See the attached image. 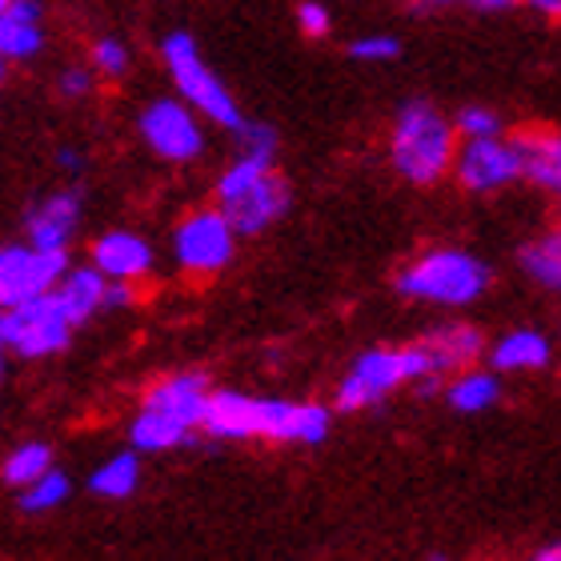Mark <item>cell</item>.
<instances>
[{"instance_id": "25", "label": "cell", "mask_w": 561, "mask_h": 561, "mask_svg": "<svg viewBox=\"0 0 561 561\" xmlns=\"http://www.w3.org/2000/svg\"><path fill=\"white\" fill-rule=\"evenodd\" d=\"M48 461H53L48 445L45 442H28V445H21V449H12L9 461H4V469H0V478L9 481V485H16V490H24L28 481H36L41 473H45Z\"/></svg>"}, {"instance_id": "8", "label": "cell", "mask_w": 561, "mask_h": 561, "mask_svg": "<svg viewBox=\"0 0 561 561\" xmlns=\"http://www.w3.org/2000/svg\"><path fill=\"white\" fill-rule=\"evenodd\" d=\"M405 381H410V374H405V353L401 350H369L353 362L350 377L341 381L337 410H345V413L369 410L374 401H381L389 389L405 386Z\"/></svg>"}, {"instance_id": "2", "label": "cell", "mask_w": 561, "mask_h": 561, "mask_svg": "<svg viewBox=\"0 0 561 561\" xmlns=\"http://www.w3.org/2000/svg\"><path fill=\"white\" fill-rule=\"evenodd\" d=\"M393 164L413 185H433L454 164V129L425 101H410L393 121Z\"/></svg>"}, {"instance_id": "14", "label": "cell", "mask_w": 561, "mask_h": 561, "mask_svg": "<svg viewBox=\"0 0 561 561\" xmlns=\"http://www.w3.org/2000/svg\"><path fill=\"white\" fill-rule=\"evenodd\" d=\"M77 221H81V201H77V193H57V197L41 201L28 213V241L36 249H65Z\"/></svg>"}, {"instance_id": "29", "label": "cell", "mask_w": 561, "mask_h": 561, "mask_svg": "<svg viewBox=\"0 0 561 561\" xmlns=\"http://www.w3.org/2000/svg\"><path fill=\"white\" fill-rule=\"evenodd\" d=\"M350 53H353V60H393L401 53V45L393 36H365Z\"/></svg>"}, {"instance_id": "36", "label": "cell", "mask_w": 561, "mask_h": 561, "mask_svg": "<svg viewBox=\"0 0 561 561\" xmlns=\"http://www.w3.org/2000/svg\"><path fill=\"white\" fill-rule=\"evenodd\" d=\"M4 9H9V0H0V12H4Z\"/></svg>"}, {"instance_id": "31", "label": "cell", "mask_w": 561, "mask_h": 561, "mask_svg": "<svg viewBox=\"0 0 561 561\" xmlns=\"http://www.w3.org/2000/svg\"><path fill=\"white\" fill-rule=\"evenodd\" d=\"M89 89H93V72L69 69L65 77H60V93H65V96H84Z\"/></svg>"}, {"instance_id": "37", "label": "cell", "mask_w": 561, "mask_h": 561, "mask_svg": "<svg viewBox=\"0 0 561 561\" xmlns=\"http://www.w3.org/2000/svg\"><path fill=\"white\" fill-rule=\"evenodd\" d=\"M0 357H4V350H0ZM0 374H4V362H0Z\"/></svg>"}, {"instance_id": "4", "label": "cell", "mask_w": 561, "mask_h": 561, "mask_svg": "<svg viewBox=\"0 0 561 561\" xmlns=\"http://www.w3.org/2000/svg\"><path fill=\"white\" fill-rule=\"evenodd\" d=\"M69 333L72 325L57 289L21 305H0V350H12L21 357H48L69 345Z\"/></svg>"}, {"instance_id": "12", "label": "cell", "mask_w": 561, "mask_h": 561, "mask_svg": "<svg viewBox=\"0 0 561 561\" xmlns=\"http://www.w3.org/2000/svg\"><path fill=\"white\" fill-rule=\"evenodd\" d=\"M205 398H209V381L201 374H173L157 381V386L145 393V410L169 413L181 425L197 430L201 417H205Z\"/></svg>"}, {"instance_id": "7", "label": "cell", "mask_w": 561, "mask_h": 561, "mask_svg": "<svg viewBox=\"0 0 561 561\" xmlns=\"http://www.w3.org/2000/svg\"><path fill=\"white\" fill-rule=\"evenodd\" d=\"M176 257L188 273H217L233 261V225L221 209H201L176 229Z\"/></svg>"}, {"instance_id": "11", "label": "cell", "mask_w": 561, "mask_h": 561, "mask_svg": "<svg viewBox=\"0 0 561 561\" xmlns=\"http://www.w3.org/2000/svg\"><path fill=\"white\" fill-rule=\"evenodd\" d=\"M517 176H522V164H517V152L510 140L469 137V145L457 157V181L469 193H490V188L510 185Z\"/></svg>"}, {"instance_id": "6", "label": "cell", "mask_w": 561, "mask_h": 561, "mask_svg": "<svg viewBox=\"0 0 561 561\" xmlns=\"http://www.w3.org/2000/svg\"><path fill=\"white\" fill-rule=\"evenodd\" d=\"M65 270H69L65 249L4 245L0 249V305H21L28 297L57 289Z\"/></svg>"}, {"instance_id": "33", "label": "cell", "mask_w": 561, "mask_h": 561, "mask_svg": "<svg viewBox=\"0 0 561 561\" xmlns=\"http://www.w3.org/2000/svg\"><path fill=\"white\" fill-rule=\"evenodd\" d=\"M478 9H514V4H522V0H473Z\"/></svg>"}, {"instance_id": "22", "label": "cell", "mask_w": 561, "mask_h": 561, "mask_svg": "<svg viewBox=\"0 0 561 561\" xmlns=\"http://www.w3.org/2000/svg\"><path fill=\"white\" fill-rule=\"evenodd\" d=\"M41 45H45L41 21H24V16L0 12V60H28L41 53Z\"/></svg>"}, {"instance_id": "38", "label": "cell", "mask_w": 561, "mask_h": 561, "mask_svg": "<svg viewBox=\"0 0 561 561\" xmlns=\"http://www.w3.org/2000/svg\"><path fill=\"white\" fill-rule=\"evenodd\" d=\"M430 4H449V0H430Z\"/></svg>"}, {"instance_id": "24", "label": "cell", "mask_w": 561, "mask_h": 561, "mask_svg": "<svg viewBox=\"0 0 561 561\" xmlns=\"http://www.w3.org/2000/svg\"><path fill=\"white\" fill-rule=\"evenodd\" d=\"M140 481V461L137 454H117L108 466H101L89 481V490L101 493V497H129Z\"/></svg>"}, {"instance_id": "13", "label": "cell", "mask_w": 561, "mask_h": 561, "mask_svg": "<svg viewBox=\"0 0 561 561\" xmlns=\"http://www.w3.org/2000/svg\"><path fill=\"white\" fill-rule=\"evenodd\" d=\"M93 270L108 280H133L152 270V249L137 233H105L93 245Z\"/></svg>"}, {"instance_id": "18", "label": "cell", "mask_w": 561, "mask_h": 561, "mask_svg": "<svg viewBox=\"0 0 561 561\" xmlns=\"http://www.w3.org/2000/svg\"><path fill=\"white\" fill-rule=\"evenodd\" d=\"M105 285L108 277L101 270H65V277L57 280V297L65 305V317H69V325H84L89 317L101 309L105 301Z\"/></svg>"}, {"instance_id": "9", "label": "cell", "mask_w": 561, "mask_h": 561, "mask_svg": "<svg viewBox=\"0 0 561 561\" xmlns=\"http://www.w3.org/2000/svg\"><path fill=\"white\" fill-rule=\"evenodd\" d=\"M140 137L149 140V149L164 161L185 164L193 157H201L205 149V137H201V125L193 121L185 105L176 101H152L145 113H140Z\"/></svg>"}, {"instance_id": "3", "label": "cell", "mask_w": 561, "mask_h": 561, "mask_svg": "<svg viewBox=\"0 0 561 561\" xmlns=\"http://www.w3.org/2000/svg\"><path fill=\"white\" fill-rule=\"evenodd\" d=\"M485 285H490V265H481L473 253H457V249L425 253L398 277V289L405 297L437 305H466L481 297Z\"/></svg>"}, {"instance_id": "10", "label": "cell", "mask_w": 561, "mask_h": 561, "mask_svg": "<svg viewBox=\"0 0 561 561\" xmlns=\"http://www.w3.org/2000/svg\"><path fill=\"white\" fill-rule=\"evenodd\" d=\"M253 437L270 442H297V445H321L329 437V410L313 401H257L253 398Z\"/></svg>"}, {"instance_id": "21", "label": "cell", "mask_w": 561, "mask_h": 561, "mask_svg": "<svg viewBox=\"0 0 561 561\" xmlns=\"http://www.w3.org/2000/svg\"><path fill=\"white\" fill-rule=\"evenodd\" d=\"M497 374H481V369H469V374L454 377L449 381V405L457 413H481L497 401Z\"/></svg>"}, {"instance_id": "1", "label": "cell", "mask_w": 561, "mask_h": 561, "mask_svg": "<svg viewBox=\"0 0 561 561\" xmlns=\"http://www.w3.org/2000/svg\"><path fill=\"white\" fill-rule=\"evenodd\" d=\"M245 133L249 152L233 169H225L217 181V201H221L225 221L233 225V233H261L289 209V185L273 173V133L270 129H249Z\"/></svg>"}, {"instance_id": "5", "label": "cell", "mask_w": 561, "mask_h": 561, "mask_svg": "<svg viewBox=\"0 0 561 561\" xmlns=\"http://www.w3.org/2000/svg\"><path fill=\"white\" fill-rule=\"evenodd\" d=\"M161 57H164V65H169V72H173L176 89H181V96H185L188 105H197L201 113H205L209 121H217L221 129L241 133L245 117L237 113L233 96L225 93V84L217 81V77L209 72V65L201 60L197 45H193V36H188V33L164 36Z\"/></svg>"}, {"instance_id": "23", "label": "cell", "mask_w": 561, "mask_h": 561, "mask_svg": "<svg viewBox=\"0 0 561 561\" xmlns=\"http://www.w3.org/2000/svg\"><path fill=\"white\" fill-rule=\"evenodd\" d=\"M522 270L538 280V285H546V289H558L561 285V237L550 233V237H541V241H529V245L522 249Z\"/></svg>"}, {"instance_id": "16", "label": "cell", "mask_w": 561, "mask_h": 561, "mask_svg": "<svg viewBox=\"0 0 561 561\" xmlns=\"http://www.w3.org/2000/svg\"><path fill=\"white\" fill-rule=\"evenodd\" d=\"M201 430L209 433V437H217V442H249L253 437V398L233 393V389L209 393L205 398Z\"/></svg>"}, {"instance_id": "32", "label": "cell", "mask_w": 561, "mask_h": 561, "mask_svg": "<svg viewBox=\"0 0 561 561\" xmlns=\"http://www.w3.org/2000/svg\"><path fill=\"white\" fill-rule=\"evenodd\" d=\"M529 4H534V9H538L541 16H553V21H558V12H561V0H529Z\"/></svg>"}, {"instance_id": "17", "label": "cell", "mask_w": 561, "mask_h": 561, "mask_svg": "<svg viewBox=\"0 0 561 561\" xmlns=\"http://www.w3.org/2000/svg\"><path fill=\"white\" fill-rule=\"evenodd\" d=\"M421 345L430 350L433 374L437 377L449 374V369H466V365L478 362L481 350H485V341H481V333L473 325H445V329H437V333H430Z\"/></svg>"}, {"instance_id": "34", "label": "cell", "mask_w": 561, "mask_h": 561, "mask_svg": "<svg viewBox=\"0 0 561 561\" xmlns=\"http://www.w3.org/2000/svg\"><path fill=\"white\" fill-rule=\"evenodd\" d=\"M561 558V550H558V541H553V546H546V550L538 553V561H558Z\"/></svg>"}, {"instance_id": "35", "label": "cell", "mask_w": 561, "mask_h": 561, "mask_svg": "<svg viewBox=\"0 0 561 561\" xmlns=\"http://www.w3.org/2000/svg\"><path fill=\"white\" fill-rule=\"evenodd\" d=\"M0 81H4V60H0Z\"/></svg>"}, {"instance_id": "26", "label": "cell", "mask_w": 561, "mask_h": 561, "mask_svg": "<svg viewBox=\"0 0 561 561\" xmlns=\"http://www.w3.org/2000/svg\"><path fill=\"white\" fill-rule=\"evenodd\" d=\"M65 497H69V478L48 466L45 473H41V478L24 485L21 510H24V514H45V510H53V505L65 502Z\"/></svg>"}, {"instance_id": "30", "label": "cell", "mask_w": 561, "mask_h": 561, "mask_svg": "<svg viewBox=\"0 0 561 561\" xmlns=\"http://www.w3.org/2000/svg\"><path fill=\"white\" fill-rule=\"evenodd\" d=\"M297 24H301L305 36H325L329 28H333V16H329L325 4H313V0H309V4L297 9Z\"/></svg>"}, {"instance_id": "20", "label": "cell", "mask_w": 561, "mask_h": 561, "mask_svg": "<svg viewBox=\"0 0 561 561\" xmlns=\"http://www.w3.org/2000/svg\"><path fill=\"white\" fill-rule=\"evenodd\" d=\"M541 365H550V341L534 329H517L493 350V369H541Z\"/></svg>"}, {"instance_id": "28", "label": "cell", "mask_w": 561, "mask_h": 561, "mask_svg": "<svg viewBox=\"0 0 561 561\" xmlns=\"http://www.w3.org/2000/svg\"><path fill=\"white\" fill-rule=\"evenodd\" d=\"M93 65H96V72H105V77H121V72L129 69V53H125L121 41L105 36V41L93 45Z\"/></svg>"}, {"instance_id": "27", "label": "cell", "mask_w": 561, "mask_h": 561, "mask_svg": "<svg viewBox=\"0 0 561 561\" xmlns=\"http://www.w3.org/2000/svg\"><path fill=\"white\" fill-rule=\"evenodd\" d=\"M457 133H461V137H497V133H502V121L493 117L490 108L469 105L457 113Z\"/></svg>"}, {"instance_id": "19", "label": "cell", "mask_w": 561, "mask_h": 561, "mask_svg": "<svg viewBox=\"0 0 561 561\" xmlns=\"http://www.w3.org/2000/svg\"><path fill=\"white\" fill-rule=\"evenodd\" d=\"M185 442H193V430L181 425L176 417H169V413L140 410V417L133 421V445L140 454H161V449H173V445Z\"/></svg>"}, {"instance_id": "15", "label": "cell", "mask_w": 561, "mask_h": 561, "mask_svg": "<svg viewBox=\"0 0 561 561\" xmlns=\"http://www.w3.org/2000/svg\"><path fill=\"white\" fill-rule=\"evenodd\" d=\"M517 152V164H522V176H529L538 188H550L558 193L561 185V140L558 133L541 129V133H517V140H510Z\"/></svg>"}]
</instances>
